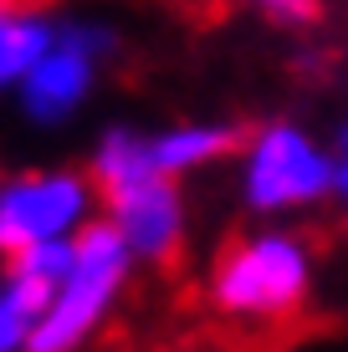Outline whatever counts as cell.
<instances>
[{
    "mask_svg": "<svg viewBox=\"0 0 348 352\" xmlns=\"http://www.w3.org/2000/svg\"><path fill=\"white\" fill-rule=\"evenodd\" d=\"M246 6H256V10H267L272 21H282V26H313L318 21V0H246Z\"/></svg>",
    "mask_w": 348,
    "mask_h": 352,
    "instance_id": "cell-9",
    "label": "cell"
},
{
    "mask_svg": "<svg viewBox=\"0 0 348 352\" xmlns=\"http://www.w3.org/2000/svg\"><path fill=\"white\" fill-rule=\"evenodd\" d=\"M92 204H98L92 174L31 168V174L0 179V256L16 261L36 245L77 240L92 225Z\"/></svg>",
    "mask_w": 348,
    "mask_h": 352,
    "instance_id": "cell-4",
    "label": "cell"
},
{
    "mask_svg": "<svg viewBox=\"0 0 348 352\" xmlns=\"http://www.w3.org/2000/svg\"><path fill=\"white\" fill-rule=\"evenodd\" d=\"M333 204H338V214L348 220V123L333 138Z\"/></svg>",
    "mask_w": 348,
    "mask_h": 352,
    "instance_id": "cell-10",
    "label": "cell"
},
{
    "mask_svg": "<svg viewBox=\"0 0 348 352\" xmlns=\"http://www.w3.org/2000/svg\"><path fill=\"white\" fill-rule=\"evenodd\" d=\"M52 0H0V92L21 87L57 41Z\"/></svg>",
    "mask_w": 348,
    "mask_h": 352,
    "instance_id": "cell-7",
    "label": "cell"
},
{
    "mask_svg": "<svg viewBox=\"0 0 348 352\" xmlns=\"http://www.w3.org/2000/svg\"><path fill=\"white\" fill-rule=\"evenodd\" d=\"M103 204H108V225L123 235L134 261L170 265L179 256V245H185V199H179L174 179H164L159 168L103 194Z\"/></svg>",
    "mask_w": 348,
    "mask_h": 352,
    "instance_id": "cell-6",
    "label": "cell"
},
{
    "mask_svg": "<svg viewBox=\"0 0 348 352\" xmlns=\"http://www.w3.org/2000/svg\"><path fill=\"white\" fill-rule=\"evenodd\" d=\"M313 276V240L282 225H261L221 245L205 281V301L236 327H287L303 317Z\"/></svg>",
    "mask_w": 348,
    "mask_h": 352,
    "instance_id": "cell-1",
    "label": "cell"
},
{
    "mask_svg": "<svg viewBox=\"0 0 348 352\" xmlns=\"http://www.w3.org/2000/svg\"><path fill=\"white\" fill-rule=\"evenodd\" d=\"M241 194L251 214H297L333 199V143L297 123H261L241 148Z\"/></svg>",
    "mask_w": 348,
    "mask_h": 352,
    "instance_id": "cell-3",
    "label": "cell"
},
{
    "mask_svg": "<svg viewBox=\"0 0 348 352\" xmlns=\"http://www.w3.org/2000/svg\"><path fill=\"white\" fill-rule=\"evenodd\" d=\"M108 52H113V31L108 26H98V21H62L52 52L21 82V113L41 128L67 123L88 102V92L98 87V72L108 62Z\"/></svg>",
    "mask_w": 348,
    "mask_h": 352,
    "instance_id": "cell-5",
    "label": "cell"
},
{
    "mask_svg": "<svg viewBox=\"0 0 348 352\" xmlns=\"http://www.w3.org/2000/svg\"><path fill=\"white\" fill-rule=\"evenodd\" d=\"M128 271H134V250L123 245V235L108 220H92L72 240V271L57 286L46 317L36 322L26 352H77L118 307Z\"/></svg>",
    "mask_w": 348,
    "mask_h": 352,
    "instance_id": "cell-2",
    "label": "cell"
},
{
    "mask_svg": "<svg viewBox=\"0 0 348 352\" xmlns=\"http://www.w3.org/2000/svg\"><path fill=\"white\" fill-rule=\"evenodd\" d=\"M154 143V164H159L164 179L174 174H195V168H205L215 159H231L236 148H246L241 133L236 128H221V123H179L170 133H159Z\"/></svg>",
    "mask_w": 348,
    "mask_h": 352,
    "instance_id": "cell-8",
    "label": "cell"
}]
</instances>
